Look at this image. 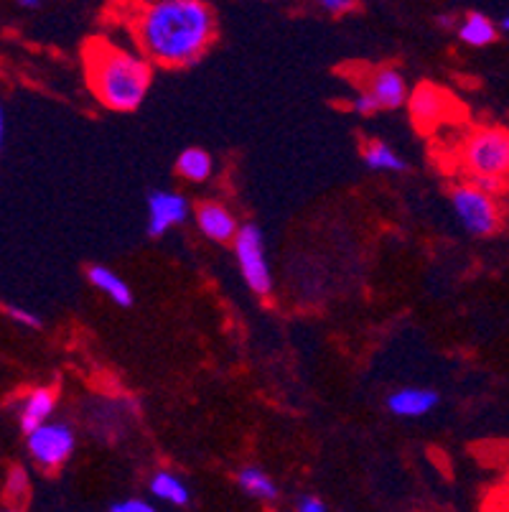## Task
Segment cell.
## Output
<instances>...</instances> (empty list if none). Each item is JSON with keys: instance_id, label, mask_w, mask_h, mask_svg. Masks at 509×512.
Segmentation results:
<instances>
[{"instance_id": "9", "label": "cell", "mask_w": 509, "mask_h": 512, "mask_svg": "<svg viewBox=\"0 0 509 512\" xmlns=\"http://www.w3.org/2000/svg\"><path fill=\"white\" fill-rule=\"evenodd\" d=\"M367 90L372 92V97L377 100L380 110H398L408 102V82H405L403 74L398 69H377L370 79V87Z\"/></svg>"}, {"instance_id": "20", "label": "cell", "mask_w": 509, "mask_h": 512, "mask_svg": "<svg viewBox=\"0 0 509 512\" xmlns=\"http://www.w3.org/2000/svg\"><path fill=\"white\" fill-rule=\"evenodd\" d=\"M352 110L357 115H364V118H367V115L380 113V105H377V100L372 97L370 90H362V92H357V95H354Z\"/></svg>"}, {"instance_id": "23", "label": "cell", "mask_w": 509, "mask_h": 512, "mask_svg": "<svg viewBox=\"0 0 509 512\" xmlns=\"http://www.w3.org/2000/svg\"><path fill=\"white\" fill-rule=\"evenodd\" d=\"M296 510L298 512H324L326 505H324V500H321V497L301 495V497H298V502H296Z\"/></svg>"}, {"instance_id": "25", "label": "cell", "mask_w": 509, "mask_h": 512, "mask_svg": "<svg viewBox=\"0 0 509 512\" xmlns=\"http://www.w3.org/2000/svg\"><path fill=\"white\" fill-rule=\"evenodd\" d=\"M3 143H6V113L0 105V153H3Z\"/></svg>"}, {"instance_id": "21", "label": "cell", "mask_w": 509, "mask_h": 512, "mask_svg": "<svg viewBox=\"0 0 509 512\" xmlns=\"http://www.w3.org/2000/svg\"><path fill=\"white\" fill-rule=\"evenodd\" d=\"M110 510L112 512H153L156 507H153L148 500H140V497H125V500L112 502Z\"/></svg>"}, {"instance_id": "15", "label": "cell", "mask_w": 509, "mask_h": 512, "mask_svg": "<svg viewBox=\"0 0 509 512\" xmlns=\"http://www.w3.org/2000/svg\"><path fill=\"white\" fill-rule=\"evenodd\" d=\"M237 484L247 497L258 502H275L278 500V484L270 477L268 472H263L260 467H245L237 474Z\"/></svg>"}, {"instance_id": "1", "label": "cell", "mask_w": 509, "mask_h": 512, "mask_svg": "<svg viewBox=\"0 0 509 512\" xmlns=\"http://www.w3.org/2000/svg\"><path fill=\"white\" fill-rule=\"evenodd\" d=\"M133 34L158 67H191L217 39V16L204 0H151L135 13Z\"/></svg>"}, {"instance_id": "12", "label": "cell", "mask_w": 509, "mask_h": 512, "mask_svg": "<svg viewBox=\"0 0 509 512\" xmlns=\"http://www.w3.org/2000/svg\"><path fill=\"white\" fill-rule=\"evenodd\" d=\"M56 411V393L51 388H34L23 398L18 408V423H21L23 434L34 431L36 426L49 421Z\"/></svg>"}, {"instance_id": "2", "label": "cell", "mask_w": 509, "mask_h": 512, "mask_svg": "<svg viewBox=\"0 0 509 512\" xmlns=\"http://www.w3.org/2000/svg\"><path fill=\"white\" fill-rule=\"evenodd\" d=\"M84 69L97 100L115 113L138 110L153 85L151 59L102 39L84 46Z\"/></svg>"}, {"instance_id": "22", "label": "cell", "mask_w": 509, "mask_h": 512, "mask_svg": "<svg viewBox=\"0 0 509 512\" xmlns=\"http://www.w3.org/2000/svg\"><path fill=\"white\" fill-rule=\"evenodd\" d=\"M8 316H11L13 321H18V324H23V327H41V319L34 314V311L28 309H21V306H11L8 309Z\"/></svg>"}, {"instance_id": "10", "label": "cell", "mask_w": 509, "mask_h": 512, "mask_svg": "<svg viewBox=\"0 0 509 512\" xmlns=\"http://www.w3.org/2000/svg\"><path fill=\"white\" fill-rule=\"evenodd\" d=\"M438 393L431 388H403L387 398V411L398 418H423L438 406Z\"/></svg>"}, {"instance_id": "26", "label": "cell", "mask_w": 509, "mask_h": 512, "mask_svg": "<svg viewBox=\"0 0 509 512\" xmlns=\"http://www.w3.org/2000/svg\"><path fill=\"white\" fill-rule=\"evenodd\" d=\"M21 8H28V11H34V8L41 6V0H16Z\"/></svg>"}, {"instance_id": "24", "label": "cell", "mask_w": 509, "mask_h": 512, "mask_svg": "<svg viewBox=\"0 0 509 512\" xmlns=\"http://www.w3.org/2000/svg\"><path fill=\"white\" fill-rule=\"evenodd\" d=\"M319 3L329 13H347L357 6V0H319Z\"/></svg>"}, {"instance_id": "3", "label": "cell", "mask_w": 509, "mask_h": 512, "mask_svg": "<svg viewBox=\"0 0 509 512\" xmlns=\"http://www.w3.org/2000/svg\"><path fill=\"white\" fill-rule=\"evenodd\" d=\"M459 161L469 179H497L509 184V130L497 125L471 130L461 143Z\"/></svg>"}, {"instance_id": "13", "label": "cell", "mask_w": 509, "mask_h": 512, "mask_svg": "<svg viewBox=\"0 0 509 512\" xmlns=\"http://www.w3.org/2000/svg\"><path fill=\"white\" fill-rule=\"evenodd\" d=\"M456 34H459V39L464 41L466 46L484 49V46H489L497 41L499 29H497V23H494L489 16L471 11V13H466L459 23H456Z\"/></svg>"}, {"instance_id": "8", "label": "cell", "mask_w": 509, "mask_h": 512, "mask_svg": "<svg viewBox=\"0 0 509 512\" xmlns=\"http://www.w3.org/2000/svg\"><path fill=\"white\" fill-rule=\"evenodd\" d=\"M196 227L212 242H232L242 225L224 204L202 202L196 207Z\"/></svg>"}, {"instance_id": "28", "label": "cell", "mask_w": 509, "mask_h": 512, "mask_svg": "<svg viewBox=\"0 0 509 512\" xmlns=\"http://www.w3.org/2000/svg\"><path fill=\"white\" fill-rule=\"evenodd\" d=\"M502 31H507V34H509V16L502 18Z\"/></svg>"}, {"instance_id": "14", "label": "cell", "mask_w": 509, "mask_h": 512, "mask_svg": "<svg viewBox=\"0 0 509 512\" xmlns=\"http://www.w3.org/2000/svg\"><path fill=\"white\" fill-rule=\"evenodd\" d=\"M87 281H90L97 291L105 293L107 299H110L115 306H123V309L133 306L135 299H133V291H130L128 283H125L115 271L105 268V265H90V271H87Z\"/></svg>"}, {"instance_id": "6", "label": "cell", "mask_w": 509, "mask_h": 512, "mask_svg": "<svg viewBox=\"0 0 509 512\" xmlns=\"http://www.w3.org/2000/svg\"><path fill=\"white\" fill-rule=\"evenodd\" d=\"M232 245H235V258L247 288L252 293H258V296H270V291H273V271H270L268 253H265L263 232L255 225H242Z\"/></svg>"}, {"instance_id": "5", "label": "cell", "mask_w": 509, "mask_h": 512, "mask_svg": "<svg viewBox=\"0 0 509 512\" xmlns=\"http://www.w3.org/2000/svg\"><path fill=\"white\" fill-rule=\"evenodd\" d=\"M26 449L36 467L54 472V469L64 467L72 459L74 449H77V436H74V428L69 423L51 421L49 418L46 423L36 426L34 431H28Z\"/></svg>"}, {"instance_id": "7", "label": "cell", "mask_w": 509, "mask_h": 512, "mask_svg": "<svg viewBox=\"0 0 509 512\" xmlns=\"http://www.w3.org/2000/svg\"><path fill=\"white\" fill-rule=\"evenodd\" d=\"M191 204L184 194L158 189L148 197V235L163 237L168 230L184 225L189 220Z\"/></svg>"}, {"instance_id": "16", "label": "cell", "mask_w": 509, "mask_h": 512, "mask_svg": "<svg viewBox=\"0 0 509 512\" xmlns=\"http://www.w3.org/2000/svg\"><path fill=\"white\" fill-rule=\"evenodd\" d=\"M176 171L181 179L191 181V184H202L212 176L214 161L204 148H184L176 158Z\"/></svg>"}, {"instance_id": "27", "label": "cell", "mask_w": 509, "mask_h": 512, "mask_svg": "<svg viewBox=\"0 0 509 512\" xmlns=\"http://www.w3.org/2000/svg\"><path fill=\"white\" fill-rule=\"evenodd\" d=\"M438 23H441V26H454V18H451V16H441V18H438Z\"/></svg>"}, {"instance_id": "19", "label": "cell", "mask_w": 509, "mask_h": 512, "mask_svg": "<svg viewBox=\"0 0 509 512\" xmlns=\"http://www.w3.org/2000/svg\"><path fill=\"white\" fill-rule=\"evenodd\" d=\"M28 492H31V482H28V472L23 467H13L8 472L6 479V497L11 502L26 500Z\"/></svg>"}, {"instance_id": "11", "label": "cell", "mask_w": 509, "mask_h": 512, "mask_svg": "<svg viewBox=\"0 0 509 512\" xmlns=\"http://www.w3.org/2000/svg\"><path fill=\"white\" fill-rule=\"evenodd\" d=\"M446 95L441 90L431 85H420L413 95L408 97L410 115H413L415 125H423V128H433L436 123H441L443 113H446Z\"/></svg>"}, {"instance_id": "4", "label": "cell", "mask_w": 509, "mask_h": 512, "mask_svg": "<svg viewBox=\"0 0 509 512\" xmlns=\"http://www.w3.org/2000/svg\"><path fill=\"white\" fill-rule=\"evenodd\" d=\"M451 207L459 225L474 237H489L502 227V207L497 194L487 192L471 179L451 189Z\"/></svg>"}, {"instance_id": "17", "label": "cell", "mask_w": 509, "mask_h": 512, "mask_svg": "<svg viewBox=\"0 0 509 512\" xmlns=\"http://www.w3.org/2000/svg\"><path fill=\"white\" fill-rule=\"evenodd\" d=\"M151 495L156 500L166 502V505L174 507H184L189 505L191 492L189 487L184 484V479L174 472H156L151 479Z\"/></svg>"}, {"instance_id": "18", "label": "cell", "mask_w": 509, "mask_h": 512, "mask_svg": "<svg viewBox=\"0 0 509 512\" xmlns=\"http://www.w3.org/2000/svg\"><path fill=\"white\" fill-rule=\"evenodd\" d=\"M364 164L372 171H387V174H400L405 171V161L398 151L382 141H367L362 146Z\"/></svg>"}]
</instances>
